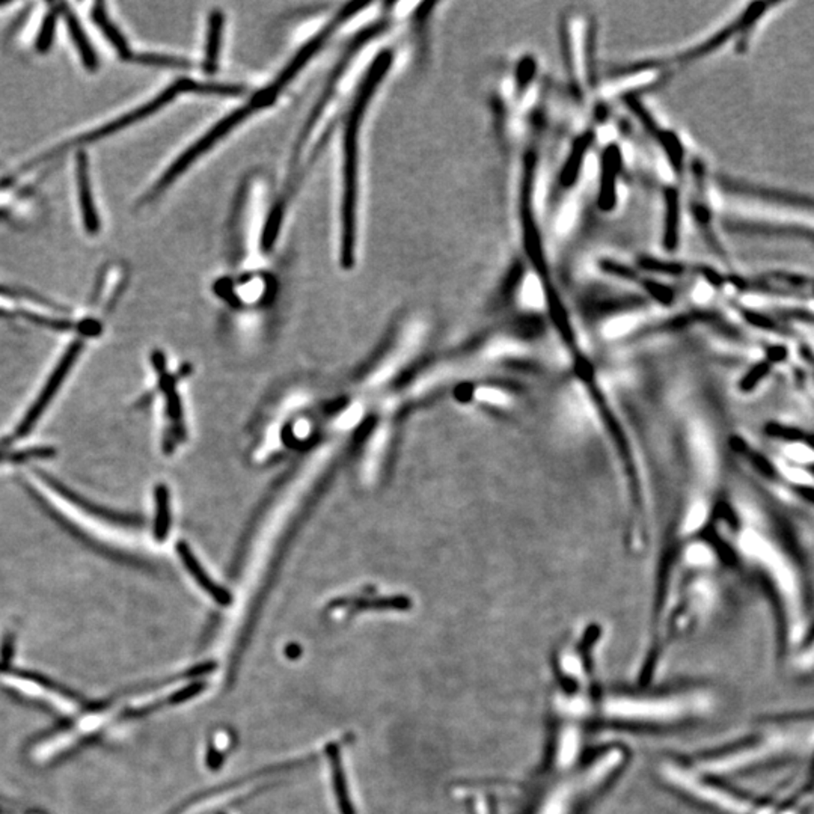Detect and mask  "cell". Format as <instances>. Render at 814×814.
<instances>
[{
  "mask_svg": "<svg viewBox=\"0 0 814 814\" xmlns=\"http://www.w3.org/2000/svg\"><path fill=\"white\" fill-rule=\"evenodd\" d=\"M80 352H82V343H80V341L70 344V347L67 348L64 356L60 358L55 370L50 374L49 380L45 382L44 387L41 389L40 395L36 397V402H34V404L29 407V411L26 413V417L23 418L20 424H19V427L15 430V437L28 436L30 430L36 427V422L40 421V418L43 417L45 409H47V406L52 403V400L55 398L56 394L60 391V387H62V383L65 382V379L68 376L71 368L75 367L76 361L79 358Z\"/></svg>",
  "mask_w": 814,
  "mask_h": 814,
  "instance_id": "cell-4",
  "label": "cell"
},
{
  "mask_svg": "<svg viewBox=\"0 0 814 814\" xmlns=\"http://www.w3.org/2000/svg\"><path fill=\"white\" fill-rule=\"evenodd\" d=\"M393 64V55L383 52L376 62L370 67L358 92L353 99L352 109L348 112L343 136V196H341V263L343 267L352 268L355 264L356 248V205H358V164L359 130L363 118L371 101L372 94L379 88Z\"/></svg>",
  "mask_w": 814,
  "mask_h": 814,
  "instance_id": "cell-1",
  "label": "cell"
},
{
  "mask_svg": "<svg viewBox=\"0 0 814 814\" xmlns=\"http://www.w3.org/2000/svg\"><path fill=\"white\" fill-rule=\"evenodd\" d=\"M220 814H222V813H220Z\"/></svg>",
  "mask_w": 814,
  "mask_h": 814,
  "instance_id": "cell-16",
  "label": "cell"
},
{
  "mask_svg": "<svg viewBox=\"0 0 814 814\" xmlns=\"http://www.w3.org/2000/svg\"><path fill=\"white\" fill-rule=\"evenodd\" d=\"M307 62H308V60L302 53H298V55L294 56L293 60L285 67V70L279 75L278 79L275 80L274 84L267 86V88H264L259 94L253 95L252 99L249 100L248 103L242 106L240 109L234 110L231 114L227 115L224 120L219 121L218 124L211 127L207 133L204 134L203 138H199L190 148L186 149L183 155L180 156L179 159L175 160L174 164L164 171V174L160 177L159 181L149 189L147 198H156L164 189H168L169 186L174 183L180 175L188 171L190 164H195L204 153H207L209 149L213 148L214 144H218L219 140H224L225 136L229 132H233L237 125L242 124L244 120H248L251 115L257 114L259 110H263L264 108L274 105L275 100L278 99L279 92L296 77V75L302 70Z\"/></svg>",
  "mask_w": 814,
  "mask_h": 814,
  "instance_id": "cell-3",
  "label": "cell"
},
{
  "mask_svg": "<svg viewBox=\"0 0 814 814\" xmlns=\"http://www.w3.org/2000/svg\"><path fill=\"white\" fill-rule=\"evenodd\" d=\"M621 172H623V155H621L620 147L616 142H610L606 144L605 151L602 153L599 192H597V203L603 211H610L617 205Z\"/></svg>",
  "mask_w": 814,
  "mask_h": 814,
  "instance_id": "cell-5",
  "label": "cell"
},
{
  "mask_svg": "<svg viewBox=\"0 0 814 814\" xmlns=\"http://www.w3.org/2000/svg\"><path fill=\"white\" fill-rule=\"evenodd\" d=\"M77 180H79V196L80 207L84 213V225L90 233L99 231V218L95 216L94 204L91 196L90 179H88V168H86V159L84 156H79V164H77Z\"/></svg>",
  "mask_w": 814,
  "mask_h": 814,
  "instance_id": "cell-10",
  "label": "cell"
},
{
  "mask_svg": "<svg viewBox=\"0 0 814 814\" xmlns=\"http://www.w3.org/2000/svg\"><path fill=\"white\" fill-rule=\"evenodd\" d=\"M40 477L43 478V480H44V482L47 483V484H49V486L52 487V489H53L56 493H60V497L64 498V499H67V501L71 502V504H75V506L79 507V508L84 510V512L88 513V515H92V516L95 517H101V519L112 522V523H121V525H123V523H130V522H132L129 521V519H125L123 515L110 512V510H105V508H101V507L97 506V504H94V502L88 501L86 498L80 497L79 493H76V491H71L70 487L65 486V484L58 482L56 478L52 477V475H49V474H45V472H40Z\"/></svg>",
  "mask_w": 814,
  "mask_h": 814,
  "instance_id": "cell-6",
  "label": "cell"
},
{
  "mask_svg": "<svg viewBox=\"0 0 814 814\" xmlns=\"http://www.w3.org/2000/svg\"><path fill=\"white\" fill-rule=\"evenodd\" d=\"M205 690V685L203 682H195L192 685L186 686L183 690H177L174 695H171L168 698V705H180V703H184V701L190 700L194 698L199 692H203Z\"/></svg>",
  "mask_w": 814,
  "mask_h": 814,
  "instance_id": "cell-13",
  "label": "cell"
},
{
  "mask_svg": "<svg viewBox=\"0 0 814 814\" xmlns=\"http://www.w3.org/2000/svg\"><path fill=\"white\" fill-rule=\"evenodd\" d=\"M222 34H224V15L220 11H213V14L210 15L209 19L207 43H205V53H204V68L207 70V73H213L219 67Z\"/></svg>",
  "mask_w": 814,
  "mask_h": 814,
  "instance_id": "cell-9",
  "label": "cell"
},
{
  "mask_svg": "<svg viewBox=\"0 0 814 814\" xmlns=\"http://www.w3.org/2000/svg\"><path fill=\"white\" fill-rule=\"evenodd\" d=\"M155 499H156V522H155V536L156 539L159 540H164V537L168 534V528L171 525V510H169V491L166 487L160 486L156 487L155 491Z\"/></svg>",
  "mask_w": 814,
  "mask_h": 814,
  "instance_id": "cell-11",
  "label": "cell"
},
{
  "mask_svg": "<svg viewBox=\"0 0 814 814\" xmlns=\"http://www.w3.org/2000/svg\"><path fill=\"white\" fill-rule=\"evenodd\" d=\"M67 23H68L71 38L75 40L80 56H82V60H84V64L86 65V67H90V68H94L95 65H97L94 52L91 49L88 40L84 38V32L80 29L79 23L76 20L75 15H67Z\"/></svg>",
  "mask_w": 814,
  "mask_h": 814,
  "instance_id": "cell-12",
  "label": "cell"
},
{
  "mask_svg": "<svg viewBox=\"0 0 814 814\" xmlns=\"http://www.w3.org/2000/svg\"><path fill=\"white\" fill-rule=\"evenodd\" d=\"M224 763V754L216 748V745L210 744L207 750V765L210 770H216Z\"/></svg>",
  "mask_w": 814,
  "mask_h": 814,
  "instance_id": "cell-14",
  "label": "cell"
},
{
  "mask_svg": "<svg viewBox=\"0 0 814 814\" xmlns=\"http://www.w3.org/2000/svg\"><path fill=\"white\" fill-rule=\"evenodd\" d=\"M326 754H328L331 770H332L333 792H335V798H337L338 809H339L341 814H355L350 794H348L347 779H346V774H344L339 745L329 744L326 746Z\"/></svg>",
  "mask_w": 814,
  "mask_h": 814,
  "instance_id": "cell-8",
  "label": "cell"
},
{
  "mask_svg": "<svg viewBox=\"0 0 814 814\" xmlns=\"http://www.w3.org/2000/svg\"><path fill=\"white\" fill-rule=\"evenodd\" d=\"M177 551H179L180 558L184 563V566L188 567L190 575L194 576V579H196L199 586L203 587L204 590L207 591L210 596L213 597L214 601L220 603V605H229L233 601L231 595L225 588L219 587L218 584H214L210 579V576L204 571L198 560L195 558L194 554L190 552L189 547L184 541H180L179 545H177Z\"/></svg>",
  "mask_w": 814,
  "mask_h": 814,
  "instance_id": "cell-7",
  "label": "cell"
},
{
  "mask_svg": "<svg viewBox=\"0 0 814 814\" xmlns=\"http://www.w3.org/2000/svg\"><path fill=\"white\" fill-rule=\"evenodd\" d=\"M721 189L738 194V203L750 205V211H738L745 224L774 228L781 233L802 234L814 239V199L794 196L750 184H731L721 181Z\"/></svg>",
  "mask_w": 814,
  "mask_h": 814,
  "instance_id": "cell-2",
  "label": "cell"
},
{
  "mask_svg": "<svg viewBox=\"0 0 814 814\" xmlns=\"http://www.w3.org/2000/svg\"><path fill=\"white\" fill-rule=\"evenodd\" d=\"M285 655H287L290 659H298L299 656L302 655V650H300V647L291 644V646L287 647Z\"/></svg>",
  "mask_w": 814,
  "mask_h": 814,
  "instance_id": "cell-15",
  "label": "cell"
}]
</instances>
